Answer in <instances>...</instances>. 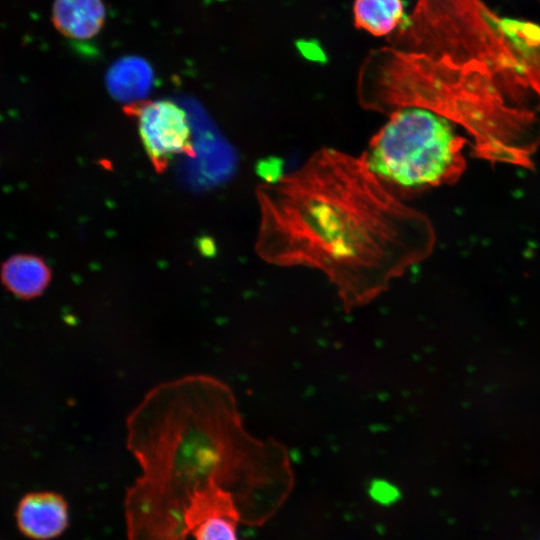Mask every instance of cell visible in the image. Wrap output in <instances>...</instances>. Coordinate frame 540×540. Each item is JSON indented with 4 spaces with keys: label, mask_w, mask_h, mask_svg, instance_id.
<instances>
[{
    "label": "cell",
    "mask_w": 540,
    "mask_h": 540,
    "mask_svg": "<svg viewBox=\"0 0 540 540\" xmlns=\"http://www.w3.org/2000/svg\"><path fill=\"white\" fill-rule=\"evenodd\" d=\"M368 100L373 111L386 115L406 107L441 114L466 127L486 155L507 157L497 124L513 112L502 101L493 74L483 66L388 50L370 76Z\"/></svg>",
    "instance_id": "3"
},
{
    "label": "cell",
    "mask_w": 540,
    "mask_h": 540,
    "mask_svg": "<svg viewBox=\"0 0 540 540\" xmlns=\"http://www.w3.org/2000/svg\"><path fill=\"white\" fill-rule=\"evenodd\" d=\"M140 476L124 500L128 540H187L184 512L198 491L231 494L242 523L261 525L293 485L287 449L250 435L230 387L203 374L152 388L126 420Z\"/></svg>",
    "instance_id": "1"
},
{
    "label": "cell",
    "mask_w": 540,
    "mask_h": 540,
    "mask_svg": "<svg viewBox=\"0 0 540 540\" xmlns=\"http://www.w3.org/2000/svg\"><path fill=\"white\" fill-rule=\"evenodd\" d=\"M353 14L356 27L374 36L387 35L405 21L403 0H355Z\"/></svg>",
    "instance_id": "11"
},
{
    "label": "cell",
    "mask_w": 540,
    "mask_h": 540,
    "mask_svg": "<svg viewBox=\"0 0 540 540\" xmlns=\"http://www.w3.org/2000/svg\"><path fill=\"white\" fill-rule=\"evenodd\" d=\"M362 155L382 180L420 189L454 181L464 167L460 137L447 117L420 107L389 115Z\"/></svg>",
    "instance_id": "4"
},
{
    "label": "cell",
    "mask_w": 540,
    "mask_h": 540,
    "mask_svg": "<svg viewBox=\"0 0 540 540\" xmlns=\"http://www.w3.org/2000/svg\"><path fill=\"white\" fill-rule=\"evenodd\" d=\"M106 9L102 0H55L52 22L67 38L89 40L102 29Z\"/></svg>",
    "instance_id": "8"
},
{
    "label": "cell",
    "mask_w": 540,
    "mask_h": 540,
    "mask_svg": "<svg viewBox=\"0 0 540 540\" xmlns=\"http://www.w3.org/2000/svg\"><path fill=\"white\" fill-rule=\"evenodd\" d=\"M153 81L151 66L143 58L136 56L117 60L109 68L106 77L111 96L127 106L145 101Z\"/></svg>",
    "instance_id": "10"
},
{
    "label": "cell",
    "mask_w": 540,
    "mask_h": 540,
    "mask_svg": "<svg viewBox=\"0 0 540 540\" xmlns=\"http://www.w3.org/2000/svg\"><path fill=\"white\" fill-rule=\"evenodd\" d=\"M0 279L12 295L30 300L40 296L47 288L51 281V270L38 256L17 254L2 264Z\"/></svg>",
    "instance_id": "9"
},
{
    "label": "cell",
    "mask_w": 540,
    "mask_h": 540,
    "mask_svg": "<svg viewBox=\"0 0 540 540\" xmlns=\"http://www.w3.org/2000/svg\"><path fill=\"white\" fill-rule=\"evenodd\" d=\"M20 531L35 540H48L63 533L68 526V504L64 497L51 491L25 495L16 509Z\"/></svg>",
    "instance_id": "7"
},
{
    "label": "cell",
    "mask_w": 540,
    "mask_h": 540,
    "mask_svg": "<svg viewBox=\"0 0 540 540\" xmlns=\"http://www.w3.org/2000/svg\"><path fill=\"white\" fill-rule=\"evenodd\" d=\"M187 535L195 540H239L237 525L241 513L231 494L210 487L196 492L185 509Z\"/></svg>",
    "instance_id": "6"
},
{
    "label": "cell",
    "mask_w": 540,
    "mask_h": 540,
    "mask_svg": "<svg viewBox=\"0 0 540 540\" xmlns=\"http://www.w3.org/2000/svg\"><path fill=\"white\" fill-rule=\"evenodd\" d=\"M137 117L142 144L157 169L176 155L192 151L186 112L169 100L143 101L126 106Z\"/></svg>",
    "instance_id": "5"
},
{
    "label": "cell",
    "mask_w": 540,
    "mask_h": 540,
    "mask_svg": "<svg viewBox=\"0 0 540 540\" xmlns=\"http://www.w3.org/2000/svg\"><path fill=\"white\" fill-rule=\"evenodd\" d=\"M257 195L259 255L322 272L346 311L380 296L433 248L428 218L398 200L363 155L323 147Z\"/></svg>",
    "instance_id": "2"
}]
</instances>
